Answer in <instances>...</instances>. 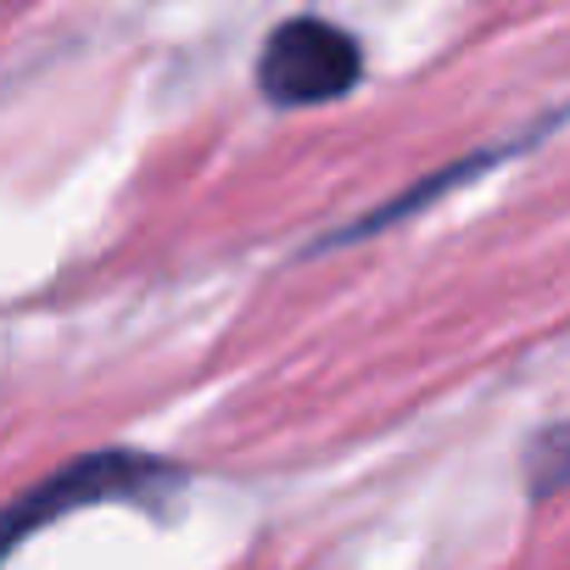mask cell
Masks as SVG:
<instances>
[{"label":"cell","mask_w":570,"mask_h":570,"mask_svg":"<svg viewBox=\"0 0 570 570\" xmlns=\"http://www.w3.org/2000/svg\"><path fill=\"white\" fill-rule=\"evenodd\" d=\"M185 487V470L157 459V453H135V448H101V453H79L62 470L40 475L29 492L12 498L7 509V548H23L35 531L96 509V503H140V509H163L174 492Z\"/></svg>","instance_id":"obj_1"},{"label":"cell","mask_w":570,"mask_h":570,"mask_svg":"<svg viewBox=\"0 0 570 570\" xmlns=\"http://www.w3.org/2000/svg\"><path fill=\"white\" fill-rule=\"evenodd\" d=\"M358 79H364V46L331 18H285L279 29H268L257 51V90L285 112L331 107L353 96Z\"/></svg>","instance_id":"obj_2"},{"label":"cell","mask_w":570,"mask_h":570,"mask_svg":"<svg viewBox=\"0 0 570 570\" xmlns=\"http://www.w3.org/2000/svg\"><path fill=\"white\" fill-rule=\"evenodd\" d=\"M564 487H570V420L537 431L531 448H525V492L531 498H553Z\"/></svg>","instance_id":"obj_3"}]
</instances>
